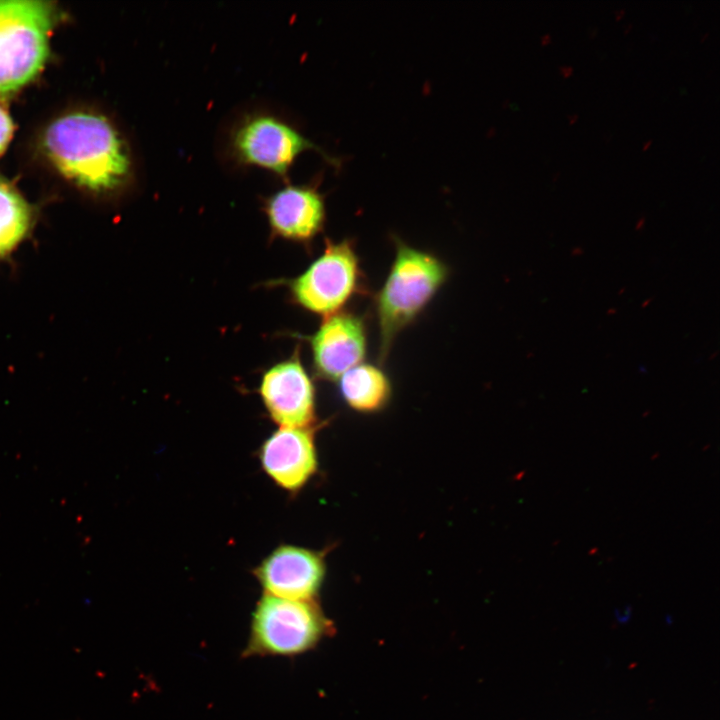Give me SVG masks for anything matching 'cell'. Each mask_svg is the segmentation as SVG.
<instances>
[{"label":"cell","instance_id":"6da1fadb","mask_svg":"<svg viewBox=\"0 0 720 720\" xmlns=\"http://www.w3.org/2000/svg\"><path fill=\"white\" fill-rule=\"evenodd\" d=\"M44 147L63 175L92 191L113 192L131 178L129 148L102 116L75 113L59 118L47 129Z\"/></svg>","mask_w":720,"mask_h":720},{"label":"cell","instance_id":"7a4b0ae2","mask_svg":"<svg viewBox=\"0 0 720 720\" xmlns=\"http://www.w3.org/2000/svg\"><path fill=\"white\" fill-rule=\"evenodd\" d=\"M395 255L374 298L379 362L384 364L397 336L411 325L446 283L449 268L435 254L393 237Z\"/></svg>","mask_w":720,"mask_h":720},{"label":"cell","instance_id":"3957f363","mask_svg":"<svg viewBox=\"0 0 720 720\" xmlns=\"http://www.w3.org/2000/svg\"><path fill=\"white\" fill-rule=\"evenodd\" d=\"M307 150L316 151L330 165L340 167L339 159L271 112L244 113L232 124L226 137L227 156L236 166L267 170L283 182L289 181L294 162Z\"/></svg>","mask_w":720,"mask_h":720},{"label":"cell","instance_id":"277c9868","mask_svg":"<svg viewBox=\"0 0 720 720\" xmlns=\"http://www.w3.org/2000/svg\"><path fill=\"white\" fill-rule=\"evenodd\" d=\"M56 16L48 2L0 1V94L18 90L41 71Z\"/></svg>","mask_w":720,"mask_h":720},{"label":"cell","instance_id":"5b68a950","mask_svg":"<svg viewBox=\"0 0 720 720\" xmlns=\"http://www.w3.org/2000/svg\"><path fill=\"white\" fill-rule=\"evenodd\" d=\"M289 300L311 314L328 317L363 290V272L352 239H325L322 253L300 274L279 280Z\"/></svg>","mask_w":720,"mask_h":720},{"label":"cell","instance_id":"8992f818","mask_svg":"<svg viewBox=\"0 0 720 720\" xmlns=\"http://www.w3.org/2000/svg\"><path fill=\"white\" fill-rule=\"evenodd\" d=\"M330 624L312 600L265 594L257 603L245 656H291L315 647Z\"/></svg>","mask_w":720,"mask_h":720},{"label":"cell","instance_id":"52a82bcc","mask_svg":"<svg viewBox=\"0 0 720 720\" xmlns=\"http://www.w3.org/2000/svg\"><path fill=\"white\" fill-rule=\"evenodd\" d=\"M319 186L320 176L300 184L289 180L261 198L270 239L311 246L326 223L325 194Z\"/></svg>","mask_w":720,"mask_h":720},{"label":"cell","instance_id":"ba28073f","mask_svg":"<svg viewBox=\"0 0 720 720\" xmlns=\"http://www.w3.org/2000/svg\"><path fill=\"white\" fill-rule=\"evenodd\" d=\"M258 393L268 414L280 427L311 428L314 424L316 390L298 349L263 372Z\"/></svg>","mask_w":720,"mask_h":720},{"label":"cell","instance_id":"9c48e42d","mask_svg":"<svg viewBox=\"0 0 720 720\" xmlns=\"http://www.w3.org/2000/svg\"><path fill=\"white\" fill-rule=\"evenodd\" d=\"M306 338L314 372L324 380L337 381L366 357L365 321L354 312L343 310L323 318L318 329Z\"/></svg>","mask_w":720,"mask_h":720},{"label":"cell","instance_id":"30bf717a","mask_svg":"<svg viewBox=\"0 0 720 720\" xmlns=\"http://www.w3.org/2000/svg\"><path fill=\"white\" fill-rule=\"evenodd\" d=\"M324 574L318 553L291 545L276 548L255 570L265 594L292 600H312Z\"/></svg>","mask_w":720,"mask_h":720},{"label":"cell","instance_id":"8fae6325","mask_svg":"<svg viewBox=\"0 0 720 720\" xmlns=\"http://www.w3.org/2000/svg\"><path fill=\"white\" fill-rule=\"evenodd\" d=\"M260 461L278 486L288 491L299 490L317 468L311 428L280 427L263 443Z\"/></svg>","mask_w":720,"mask_h":720},{"label":"cell","instance_id":"7c38bea8","mask_svg":"<svg viewBox=\"0 0 720 720\" xmlns=\"http://www.w3.org/2000/svg\"><path fill=\"white\" fill-rule=\"evenodd\" d=\"M343 400L359 412H375L390 400L391 381L375 364L362 362L346 371L338 380Z\"/></svg>","mask_w":720,"mask_h":720},{"label":"cell","instance_id":"4fadbf2b","mask_svg":"<svg viewBox=\"0 0 720 720\" xmlns=\"http://www.w3.org/2000/svg\"><path fill=\"white\" fill-rule=\"evenodd\" d=\"M33 221L29 203L0 178V260L9 257L28 237Z\"/></svg>","mask_w":720,"mask_h":720},{"label":"cell","instance_id":"5bb4252c","mask_svg":"<svg viewBox=\"0 0 720 720\" xmlns=\"http://www.w3.org/2000/svg\"><path fill=\"white\" fill-rule=\"evenodd\" d=\"M13 133V123L7 112L0 107V153L7 147Z\"/></svg>","mask_w":720,"mask_h":720},{"label":"cell","instance_id":"9a60e30c","mask_svg":"<svg viewBox=\"0 0 720 720\" xmlns=\"http://www.w3.org/2000/svg\"><path fill=\"white\" fill-rule=\"evenodd\" d=\"M559 71H560V74H561L564 78H568V77H570V76L572 75L574 69H573V67L570 66V65H562V66H559Z\"/></svg>","mask_w":720,"mask_h":720},{"label":"cell","instance_id":"2e32d148","mask_svg":"<svg viewBox=\"0 0 720 720\" xmlns=\"http://www.w3.org/2000/svg\"><path fill=\"white\" fill-rule=\"evenodd\" d=\"M552 41L551 35L546 33L541 36V44L548 45Z\"/></svg>","mask_w":720,"mask_h":720},{"label":"cell","instance_id":"e0dca14e","mask_svg":"<svg viewBox=\"0 0 720 720\" xmlns=\"http://www.w3.org/2000/svg\"><path fill=\"white\" fill-rule=\"evenodd\" d=\"M577 119H578L577 114L568 115L569 124H571V125L574 124L577 121Z\"/></svg>","mask_w":720,"mask_h":720},{"label":"cell","instance_id":"ac0fdd59","mask_svg":"<svg viewBox=\"0 0 720 720\" xmlns=\"http://www.w3.org/2000/svg\"><path fill=\"white\" fill-rule=\"evenodd\" d=\"M624 14H625V9H619V10H616L615 17L617 20H619L620 18H622V16H624Z\"/></svg>","mask_w":720,"mask_h":720},{"label":"cell","instance_id":"d6986e66","mask_svg":"<svg viewBox=\"0 0 720 720\" xmlns=\"http://www.w3.org/2000/svg\"><path fill=\"white\" fill-rule=\"evenodd\" d=\"M651 143H652L651 140L646 141L642 147V150L643 151L647 150L650 147Z\"/></svg>","mask_w":720,"mask_h":720},{"label":"cell","instance_id":"ffe728a7","mask_svg":"<svg viewBox=\"0 0 720 720\" xmlns=\"http://www.w3.org/2000/svg\"><path fill=\"white\" fill-rule=\"evenodd\" d=\"M644 221H645V218L642 217V218L637 222L636 228H637V229L641 228V227L643 226V224H644Z\"/></svg>","mask_w":720,"mask_h":720},{"label":"cell","instance_id":"44dd1931","mask_svg":"<svg viewBox=\"0 0 720 720\" xmlns=\"http://www.w3.org/2000/svg\"><path fill=\"white\" fill-rule=\"evenodd\" d=\"M597 32H598V29H597V28H593V30H592V29L589 30V34H590L591 37H595V35L597 34Z\"/></svg>","mask_w":720,"mask_h":720},{"label":"cell","instance_id":"7402d4cb","mask_svg":"<svg viewBox=\"0 0 720 720\" xmlns=\"http://www.w3.org/2000/svg\"><path fill=\"white\" fill-rule=\"evenodd\" d=\"M631 27H632V25L629 24V25L626 27L625 31L628 32V30H629Z\"/></svg>","mask_w":720,"mask_h":720}]
</instances>
